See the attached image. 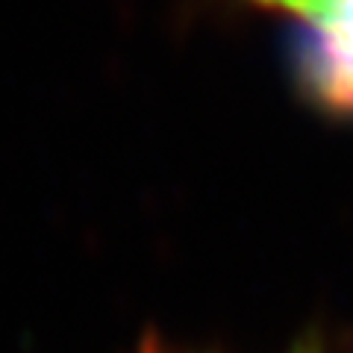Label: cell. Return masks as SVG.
<instances>
[{
	"label": "cell",
	"instance_id": "1",
	"mask_svg": "<svg viewBox=\"0 0 353 353\" xmlns=\"http://www.w3.org/2000/svg\"><path fill=\"white\" fill-rule=\"evenodd\" d=\"M303 74L312 94L330 109L353 112V50L315 24L303 41Z\"/></svg>",
	"mask_w": 353,
	"mask_h": 353
},
{
	"label": "cell",
	"instance_id": "2",
	"mask_svg": "<svg viewBox=\"0 0 353 353\" xmlns=\"http://www.w3.org/2000/svg\"><path fill=\"white\" fill-rule=\"evenodd\" d=\"M315 27H321L327 36L353 50V0H333L324 18L315 21Z\"/></svg>",
	"mask_w": 353,
	"mask_h": 353
},
{
	"label": "cell",
	"instance_id": "3",
	"mask_svg": "<svg viewBox=\"0 0 353 353\" xmlns=\"http://www.w3.org/2000/svg\"><path fill=\"white\" fill-rule=\"evenodd\" d=\"M268 3L280 6V9H289V12H294V15H303V18H309V24H315V21L324 18V12L330 9L333 0H268Z\"/></svg>",
	"mask_w": 353,
	"mask_h": 353
}]
</instances>
